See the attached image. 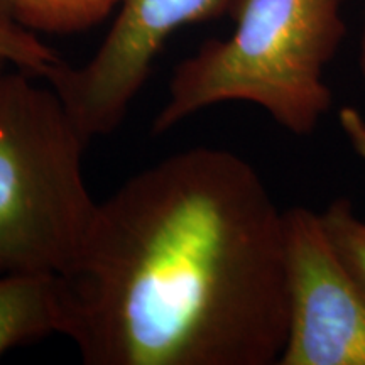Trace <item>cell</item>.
Returning <instances> with one entry per match:
<instances>
[{
	"label": "cell",
	"mask_w": 365,
	"mask_h": 365,
	"mask_svg": "<svg viewBox=\"0 0 365 365\" xmlns=\"http://www.w3.org/2000/svg\"><path fill=\"white\" fill-rule=\"evenodd\" d=\"M0 59L48 81L65 59L48 46L39 34L26 29L0 4Z\"/></svg>",
	"instance_id": "ba28073f"
},
{
	"label": "cell",
	"mask_w": 365,
	"mask_h": 365,
	"mask_svg": "<svg viewBox=\"0 0 365 365\" xmlns=\"http://www.w3.org/2000/svg\"><path fill=\"white\" fill-rule=\"evenodd\" d=\"M345 0H242L235 29L180 61L153 120L161 135L213 105L245 102L308 135L330 112L327 66L346 34Z\"/></svg>",
	"instance_id": "7a4b0ae2"
},
{
	"label": "cell",
	"mask_w": 365,
	"mask_h": 365,
	"mask_svg": "<svg viewBox=\"0 0 365 365\" xmlns=\"http://www.w3.org/2000/svg\"><path fill=\"white\" fill-rule=\"evenodd\" d=\"M61 331L58 276H0V359Z\"/></svg>",
	"instance_id": "8992f818"
},
{
	"label": "cell",
	"mask_w": 365,
	"mask_h": 365,
	"mask_svg": "<svg viewBox=\"0 0 365 365\" xmlns=\"http://www.w3.org/2000/svg\"><path fill=\"white\" fill-rule=\"evenodd\" d=\"M333 250L365 291V222L355 215L349 198H339L319 213Z\"/></svg>",
	"instance_id": "9c48e42d"
},
{
	"label": "cell",
	"mask_w": 365,
	"mask_h": 365,
	"mask_svg": "<svg viewBox=\"0 0 365 365\" xmlns=\"http://www.w3.org/2000/svg\"><path fill=\"white\" fill-rule=\"evenodd\" d=\"M86 365H272L287 336L284 210L235 153L193 148L98 202L58 276Z\"/></svg>",
	"instance_id": "6da1fadb"
},
{
	"label": "cell",
	"mask_w": 365,
	"mask_h": 365,
	"mask_svg": "<svg viewBox=\"0 0 365 365\" xmlns=\"http://www.w3.org/2000/svg\"><path fill=\"white\" fill-rule=\"evenodd\" d=\"M287 336L279 365H365V291L333 250L319 213L284 210Z\"/></svg>",
	"instance_id": "5b68a950"
},
{
	"label": "cell",
	"mask_w": 365,
	"mask_h": 365,
	"mask_svg": "<svg viewBox=\"0 0 365 365\" xmlns=\"http://www.w3.org/2000/svg\"><path fill=\"white\" fill-rule=\"evenodd\" d=\"M122 0H0L12 17L36 34H76L112 16Z\"/></svg>",
	"instance_id": "52a82bcc"
},
{
	"label": "cell",
	"mask_w": 365,
	"mask_h": 365,
	"mask_svg": "<svg viewBox=\"0 0 365 365\" xmlns=\"http://www.w3.org/2000/svg\"><path fill=\"white\" fill-rule=\"evenodd\" d=\"M39 80L0 71V276H63L97 212L83 175L88 143Z\"/></svg>",
	"instance_id": "3957f363"
},
{
	"label": "cell",
	"mask_w": 365,
	"mask_h": 365,
	"mask_svg": "<svg viewBox=\"0 0 365 365\" xmlns=\"http://www.w3.org/2000/svg\"><path fill=\"white\" fill-rule=\"evenodd\" d=\"M339 122L349 144L365 163V117L355 107H344L339 112Z\"/></svg>",
	"instance_id": "30bf717a"
},
{
	"label": "cell",
	"mask_w": 365,
	"mask_h": 365,
	"mask_svg": "<svg viewBox=\"0 0 365 365\" xmlns=\"http://www.w3.org/2000/svg\"><path fill=\"white\" fill-rule=\"evenodd\" d=\"M242 0H122L98 49L65 63L48 83L86 143L115 132L148 81L154 59L182 26L234 16Z\"/></svg>",
	"instance_id": "277c9868"
},
{
	"label": "cell",
	"mask_w": 365,
	"mask_h": 365,
	"mask_svg": "<svg viewBox=\"0 0 365 365\" xmlns=\"http://www.w3.org/2000/svg\"><path fill=\"white\" fill-rule=\"evenodd\" d=\"M9 65V63H6V61H2V59H0V71L4 70V68H6ZM12 66V65H11Z\"/></svg>",
	"instance_id": "7c38bea8"
},
{
	"label": "cell",
	"mask_w": 365,
	"mask_h": 365,
	"mask_svg": "<svg viewBox=\"0 0 365 365\" xmlns=\"http://www.w3.org/2000/svg\"><path fill=\"white\" fill-rule=\"evenodd\" d=\"M359 68H360V76H362V81L365 83V0H364V26H362V38H360Z\"/></svg>",
	"instance_id": "8fae6325"
}]
</instances>
